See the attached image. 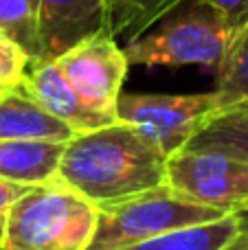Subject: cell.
Here are the masks:
<instances>
[{"mask_svg": "<svg viewBox=\"0 0 248 250\" xmlns=\"http://www.w3.org/2000/svg\"><path fill=\"white\" fill-rule=\"evenodd\" d=\"M165 173L167 156L117 121L75 134L64 145L55 180L101 208L163 187Z\"/></svg>", "mask_w": 248, "mask_h": 250, "instance_id": "1", "label": "cell"}, {"mask_svg": "<svg viewBox=\"0 0 248 250\" xmlns=\"http://www.w3.org/2000/svg\"><path fill=\"white\" fill-rule=\"evenodd\" d=\"M97 217L95 204L53 178L9 207L0 250H86Z\"/></svg>", "mask_w": 248, "mask_h": 250, "instance_id": "2", "label": "cell"}, {"mask_svg": "<svg viewBox=\"0 0 248 250\" xmlns=\"http://www.w3.org/2000/svg\"><path fill=\"white\" fill-rule=\"evenodd\" d=\"M233 33L202 0H185L141 38L125 44L130 64L220 68L233 51Z\"/></svg>", "mask_w": 248, "mask_h": 250, "instance_id": "3", "label": "cell"}, {"mask_svg": "<svg viewBox=\"0 0 248 250\" xmlns=\"http://www.w3.org/2000/svg\"><path fill=\"white\" fill-rule=\"evenodd\" d=\"M228 215L176 193L167 185L99 208L97 229L86 250H121L145 239L215 222Z\"/></svg>", "mask_w": 248, "mask_h": 250, "instance_id": "4", "label": "cell"}, {"mask_svg": "<svg viewBox=\"0 0 248 250\" xmlns=\"http://www.w3.org/2000/svg\"><path fill=\"white\" fill-rule=\"evenodd\" d=\"M220 108L215 90L200 95H121L117 119L134 127L163 156L185 149Z\"/></svg>", "mask_w": 248, "mask_h": 250, "instance_id": "5", "label": "cell"}, {"mask_svg": "<svg viewBox=\"0 0 248 250\" xmlns=\"http://www.w3.org/2000/svg\"><path fill=\"white\" fill-rule=\"evenodd\" d=\"M165 185L198 204L233 213L248 204V160L211 149H180L167 158Z\"/></svg>", "mask_w": 248, "mask_h": 250, "instance_id": "6", "label": "cell"}, {"mask_svg": "<svg viewBox=\"0 0 248 250\" xmlns=\"http://www.w3.org/2000/svg\"><path fill=\"white\" fill-rule=\"evenodd\" d=\"M51 62L90 108L117 117V104L130 62L108 29L86 38Z\"/></svg>", "mask_w": 248, "mask_h": 250, "instance_id": "7", "label": "cell"}, {"mask_svg": "<svg viewBox=\"0 0 248 250\" xmlns=\"http://www.w3.org/2000/svg\"><path fill=\"white\" fill-rule=\"evenodd\" d=\"M44 60L64 55L86 38L108 29L105 0H33Z\"/></svg>", "mask_w": 248, "mask_h": 250, "instance_id": "8", "label": "cell"}, {"mask_svg": "<svg viewBox=\"0 0 248 250\" xmlns=\"http://www.w3.org/2000/svg\"><path fill=\"white\" fill-rule=\"evenodd\" d=\"M20 86L33 97L40 108L46 110L57 121H62L68 129H73V134H86L119 121L117 117L90 108L73 90V86L66 82L60 68L48 60L29 62Z\"/></svg>", "mask_w": 248, "mask_h": 250, "instance_id": "9", "label": "cell"}, {"mask_svg": "<svg viewBox=\"0 0 248 250\" xmlns=\"http://www.w3.org/2000/svg\"><path fill=\"white\" fill-rule=\"evenodd\" d=\"M73 129L42 110L22 86L0 97V141L68 143Z\"/></svg>", "mask_w": 248, "mask_h": 250, "instance_id": "10", "label": "cell"}, {"mask_svg": "<svg viewBox=\"0 0 248 250\" xmlns=\"http://www.w3.org/2000/svg\"><path fill=\"white\" fill-rule=\"evenodd\" d=\"M66 143L0 141V180L35 187L53 180Z\"/></svg>", "mask_w": 248, "mask_h": 250, "instance_id": "11", "label": "cell"}, {"mask_svg": "<svg viewBox=\"0 0 248 250\" xmlns=\"http://www.w3.org/2000/svg\"><path fill=\"white\" fill-rule=\"evenodd\" d=\"M185 149H211L248 160V99L218 108Z\"/></svg>", "mask_w": 248, "mask_h": 250, "instance_id": "12", "label": "cell"}, {"mask_svg": "<svg viewBox=\"0 0 248 250\" xmlns=\"http://www.w3.org/2000/svg\"><path fill=\"white\" fill-rule=\"evenodd\" d=\"M237 235L235 215L220 217L209 224L189 226V229L171 230V233L158 235V237L145 239L134 246L121 250H224Z\"/></svg>", "mask_w": 248, "mask_h": 250, "instance_id": "13", "label": "cell"}, {"mask_svg": "<svg viewBox=\"0 0 248 250\" xmlns=\"http://www.w3.org/2000/svg\"><path fill=\"white\" fill-rule=\"evenodd\" d=\"M105 2H108V31L114 40H125L127 44L141 38L185 0H105Z\"/></svg>", "mask_w": 248, "mask_h": 250, "instance_id": "14", "label": "cell"}, {"mask_svg": "<svg viewBox=\"0 0 248 250\" xmlns=\"http://www.w3.org/2000/svg\"><path fill=\"white\" fill-rule=\"evenodd\" d=\"M0 33L18 44L31 62L44 60L33 0H0Z\"/></svg>", "mask_w": 248, "mask_h": 250, "instance_id": "15", "label": "cell"}, {"mask_svg": "<svg viewBox=\"0 0 248 250\" xmlns=\"http://www.w3.org/2000/svg\"><path fill=\"white\" fill-rule=\"evenodd\" d=\"M215 95L220 99V108L233 101L248 99V33L233 46L218 68Z\"/></svg>", "mask_w": 248, "mask_h": 250, "instance_id": "16", "label": "cell"}, {"mask_svg": "<svg viewBox=\"0 0 248 250\" xmlns=\"http://www.w3.org/2000/svg\"><path fill=\"white\" fill-rule=\"evenodd\" d=\"M29 62V55L18 44L0 33V90L9 92L20 86Z\"/></svg>", "mask_w": 248, "mask_h": 250, "instance_id": "17", "label": "cell"}, {"mask_svg": "<svg viewBox=\"0 0 248 250\" xmlns=\"http://www.w3.org/2000/svg\"><path fill=\"white\" fill-rule=\"evenodd\" d=\"M202 2L222 18L224 24L233 33L235 44L240 42V38L248 29V0H202Z\"/></svg>", "mask_w": 248, "mask_h": 250, "instance_id": "18", "label": "cell"}, {"mask_svg": "<svg viewBox=\"0 0 248 250\" xmlns=\"http://www.w3.org/2000/svg\"><path fill=\"white\" fill-rule=\"evenodd\" d=\"M26 189H29V187L11 185V182L0 180V242H2V230H4V220H7L9 207H11Z\"/></svg>", "mask_w": 248, "mask_h": 250, "instance_id": "19", "label": "cell"}, {"mask_svg": "<svg viewBox=\"0 0 248 250\" xmlns=\"http://www.w3.org/2000/svg\"><path fill=\"white\" fill-rule=\"evenodd\" d=\"M233 215L237 222V235L224 250H248V204L233 211Z\"/></svg>", "mask_w": 248, "mask_h": 250, "instance_id": "20", "label": "cell"}, {"mask_svg": "<svg viewBox=\"0 0 248 250\" xmlns=\"http://www.w3.org/2000/svg\"><path fill=\"white\" fill-rule=\"evenodd\" d=\"M246 33H248V29H246ZM246 33H244V35H246ZM244 35H242V38H244ZM242 38H240V40H242Z\"/></svg>", "mask_w": 248, "mask_h": 250, "instance_id": "21", "label": "cell"}, {"mask_svg": "<svg viewBox=\"0 0 248 250\" xmlns=\"http://www.w3.org/2000/svg\"><path fill=\"white\" fill-rule=\"evenodd\" d=\"M2 95H4V92H2V90H0V97H2Z\"/></svg>", "mask_w": 248, "mask_h": 250, "instance_id": "22", "label": "cell"}]
</instances>
